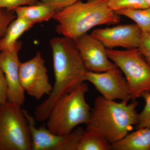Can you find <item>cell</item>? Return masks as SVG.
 <instances>
[{"mask_svg":"<svg viewBox=\"0 0 150 150\" xmlns=\"http://www.w3.org/2000/svg\"><path fill=\"white\" fill-rule=\"evenodd\" d=\"M16 17L14 11L0 8V39L5 35L9 25Z\"/></svg>","mask_w":150,"mask_h":150,"instance_id":"ffe728a7","label":"cell"},{"mask_svg":"<svg viewBox=\"0 0 150 150\" xmlns=\"http://www.w3.org/2000/svg\"><path fill=\"white\" fill-rule=\"evenodd\" d=\"M38 2V0H0V8L14 10L18 7L31 5Z\"/></svg>","mask_w":150,"mask_h":150,"instance_id":"44dd1931","label":"cell"},{"mask_svg":"<svg viewBox=\"0 0 150 150\" xmlns=\"http://www.w3.org/2000/svg\"><path fill=\"white\" fill-rule=\"evenodd\" d=\"M21 43L18 41L15 46L10 50L0 52V68L5 76L8 86V100L22 105L25 100V91L20 79L21 62L18 54Z\"/></svg>","mask_w":150,"mask_h":150,"instance_id":"7c38bea8","label":"cell"},{"mask_svg":"<svg viewBox=\"0 0 150 150\" xmlns=\"http://www.w3.org/2000/svg\"><path fill=\"white\" fill-rule=\"evenodd\" d=\"M106 51L108 58L125 75L132 100L150 92V64L139 48Z\"/></svg>","mask_w":150,"mask_h":150,"instance_id":"5b68a950","label":"cell"},{"mask_svg":"<svg viewBox=\"0 0 150 150\" xmlns=\"http://www.w3.org/2000/svg\"><path fill=\"white\" fill-rule=\"evenodd\" d=\"M21 106L8 101L0 106V150H32L28 123Z\"/></svg>","mask_w":150,"mask_h":150,"instance_id":"8992f818","label":"cell"},{"mask_svg":"<svg viewBox=\"0 0 150 150\" xmlns=\"http://www.w3.org/2000/svg\"><path fill=\"white\" fill-rule=\"evenodd\" d=\"M14 11L17 16L26 19L34 24L54 18L58 12L51 6L40 1L31 5L18 7Z\"/></svg>","mask_w":150,"mask_h":150,"instance_id":"5bb4252c","label":"cell"},{"mask_svg":"<svg viewBox=\"0 0 150 150\" xmlns=\"http://www.w3.org/2000/svg\"><path fill=\"white\" fill-rule=\"evenodd\" d=\"M81 1V0H38L39 1L51 6L58 11Z\"/></svg>","mask_w":150,"mask_h":150,"instance_id":"7402d4cb","label":"cell"},{"mask_svg":"<svg viewBox=\"0 0 150 150\" xmlns=\"http://www.w3.org/2000/svg\"><path fill=\"white\" fill-rule=\"evenodd\" d=\"M144 1L148 7H150V0H144Z\"/></svg>","mask_w":150,"mask_h":150,"instance_id":"d4e9b609","label":"cell"},{"mask_svg":"<svg viewBox=\"0 0 150 150\" xmlns=\"http://www.w3.org/2000/svg\"><path fill=\"white\" fill-rule=\"evenodd\" d=\"M91 35L100 41L107 49L118 47L132 49L139 47L143 32L135 23L96 28Z\"/></svg>","mask_w":150,"mask_h":150,"instance_id":"8fae6325","label":"cell"},{"mask_svg":"<svg viewBox=\"0 0 150 150\" xmlns=\"http://www.w3.org/2000/svg\"><path fill=\"white\" fill-rule=\"evenodd\" d=\"M139 49L150 64V34L143 32L142 41Z\"/></svg>","mask_w":150,"mask_h":150,"instance_id":"603a6c76","label":"cell"},{"mask_svg":"<svg viewBox=\"0 0 150 150\" xmlns=\"http://www.w3.org/2000/svg\"><path fill=\"white\" fill-rule=\"evenodd\" d=\"M108 5L114 12L148 8L144 0H108Z\"/></svg>","mask_w":150,"mask_h":150,"instance_id":"ac0fdd59","label":"cell"},{"mask_svg":"<svg viewBox=\"0 0 150 150\" xmlns=\"http://www.w3.org/2000/svg\"><path fill=\"white\" fill-rule=\"evenodd\" d=\"M1 51V39H0V52Z\"/></svg>","mask_w":150,"mask_h":150,"instance_id":"484cf974","label":"cell"},{"mask_svg":"<svg viewBox=\"0 0 150 150\" xmlns=\"http://www.w3.org/2000/svg\"><path fill=\"white\" fill-rule=\"evenodd\" d=\"M35 24L26 19L17 16L9 25L5 35L1 39V51L13 49L20 37Z\"/></svg>","mask_w":150,"mask_h":150,"instance_id":"9a60e30c","label":"cell"},{"mask_svg":"<svg viewBox=\"0 0 150 150\" xmlns=\"http://www.w3.org/2000/svg\"><path fill=\"white\" fill-rule=\"evenodd\" d=\"M23 110L28 123L32 150H77L85 131L83 129L76 128L68 135L60 136L51 132L46 126L36 127L35 118L27 110Z\"/></svg>","mask_w":150,"mask_h":150,"instance_id":"52a82bcc","label":"cell"},{"mask_svg":"<svg viewBox=\"0 0 150 150\" xmlns=\"http://www.w3.org/2000/svg\"><path fill=\"white\" fill-rule=\"evenodd\" d=\"M75 41L87 71L102 73L117 67L108 58L107 48L91 34L86 33Z\"/></svg>","mask_w":150,"mask_h":150,"instance_id":"30bf717a","label":"cell"},{"mask_svg":"<svg viewBox=\"0 0 150 150\" xmlns=\"http://www.w3.org/2000/svg\"><path fill=\"white\" fill-rule=\"evenodd\" d=\"M52 49L55 82L48 98L35 108L36 121H46L52 108L59 99L86 81V72L75 40L68 38H53Z\"/></svg>","mask_w":150,"mask_h":150,"instance_id":"6da1fadb","label":"cell"},{"mask_svg":"<svg viewBox=\"0 0 150 150\" xmlns=\"http://www.w3.org/2000/svg\"><path fill=\"white\" fill-rule=\"evenodd\" d=\"M88 90L84 82L59 99L49 113L46 127L54 134L66 136L77 126L88 123L91 110L85 98Z\"/></svg>","mask_w":150,"mask_h":150,"instance_id":"277c9868","label":"cell"},{"mask_svg":"<svg viewBox=\"0 0 150 150\" xmlns=\"http://www.w3.org/2000/svg\"><path fill=\"white\" fill-rule=\"evenodd\" d=\"M111 146L113 150H150V128L137 129Z\"/></svg>","mask_w":150,"mask_h":150,"instance_id":"4fadbf2b","label":"cell"},{"mask_svg":"<svg viewBox=\"0 0 150 150\" xmlns=\"http://www.w3.org/2000/svg\"><path fill=\"white\" fill-rule=\"evenodd\" d=\"M145 100L146 104L144 109L139 114V120L136 129L141 128H150V92L144 93L142 96Z\"/></svg>","mask_w":150,"mask_h":150,"instance_id":"d6986e66","label":"cell"},{"mask_svg":"<svg viewBox=\"0 0 150 150\" xmlns=\"http://www.w3.org/2000/svg\"><path fill=\"white\" fill-rule=\"evenodd\" d=\"M56 30L74 40L98 25L119 23L120 16L108 5V0L81 1L56 13Z\"/></svg>","mask_w":150,"mask_h":150,"instance_id":"3957f363","label":"cell"},{"mask_svg":"<svg viewBox=\"0 0 150 150\" xmlns=\"http://www.w3.org/2000/svg\"><path fill=\"white\" fill-rule=\"evenodd\" d=\"M134 21L143 33L150 34V7L137 9H128L115 12Z\"/></svg>","mask_w":150,"mask_h":150,"instance_id":"e0dca14e","label":"cell"},{"mask_svg":"<svg viewBox=\"0 0 150 150\" xmlns=\"http://www.w3.org/2000/svg\"><path fill=\"white\" fill-rule=\"evenodd\" d=\"M20 79L25 92L35 99L48 96L52 91L53 86L49 81L48 71L40 52L30 60L21 63Z\"/></svg>","mask_w":150,"mask_h":150,"instance_id":"ba28073f","label":"cell"},{"mask_svg":"<svg viewBox=\"0 0 150 150\" xmlns=\"http://www.w3.org/2000/svg\"><path fill=\"white\" fill-rule=\"evenodd\" d=\"M112 146L107 140L96 132L85 131L77 150H111Z\"/></svg>","mask_w":150,"mask_h":150,"instance_id":"2e32d148","label":"cell"},{"mask_svg":"<svg viewBox=\"0 0 150 150\" xmlns=\"http://www.w3.org/2000/svg\"><path fill=\"white\" fill-rule=\"evenodd\" d=\"M85 80L92 83L105 99L121 101L131 99L127 81L118 67L102 73L87 71Z\"/></svg>","mask_w":150,"mask_h":150,"instance_id":"9c48e42d","label":"cell"},{"mask_svg":"<svg viewBox=\"0 0 150 150\" xmlns=\"http://www.w3.org/2000/svg\"><path fill=\"white\" fill-rule=\"evenodd\" d=\"M8 101L7 83L4 73L0 68V106Z\"/></svg>","mask_w":150,"mask_h":150,"instance_id":"cb8c5ba5","label":"cell"},{"mask_svg":"<svg viewBox=\"0 0 150 150\" xmlns=\"http://www.w3.org/2000/svg\"><path fill=\"white\" fill-rule=\"evenodd\" d=\"M128 101L118 103L103 96L96 98L86 131L98 133L111 144L122 139L139 120L136 109L138 103L136 100L130 103Z\"/></svg>","mask_w":150,"mask_h":150,"instance_id":"7a4b0ae2","label":"cell"}]
</instances>
